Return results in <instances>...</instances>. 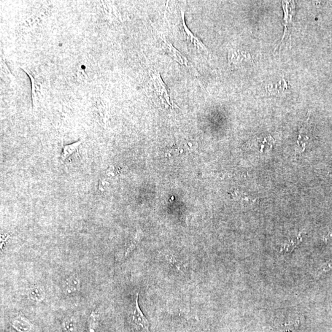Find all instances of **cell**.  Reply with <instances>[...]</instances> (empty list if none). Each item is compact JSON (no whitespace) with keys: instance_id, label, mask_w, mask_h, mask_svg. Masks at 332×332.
I'll return each instance as SVG.
<instances>
[{"instance_id":"obj_1","label":"cell","mask_w":332,"mask_h":332,"mask_svg":"<svg viewBox=\"0 0 332 332\" xmlns=\"http://www.w3.org/2000/svg\"><path fill=\"white\" fill-rule=\"evenodd\" d=\"M154 29L156 32V34L158 35V38L159 42L161 43V48L164 51L167 55L171 57L175 61L179 63L181 66H183L187 68L191 74L193 75L194 78H196L197 82H198L199 85L201 86L202 88L206 89L204 85L203 80L201 77V75L197 70L193 64L186 57L183 53L175 48L173 45L166 39L165 36L161 34L157 29L155 28L153 25Z\"/></svg>"},{"instance_id":"obj_2","label":"cell","mask_w":332,"mask_h":332,"mask_svg":"<svg viewBox=\"0 0 332 332\" xmlns=\"http://www.w3.org/2000/svg\"><path fill=\"white\" fill-rule=\"evenodd\" d=\"M148 74L152 83V90L162 106L171 109L179 108L172 101L169 89L162 79L160 74L151 64H148Z\"/></svg>"},{"instance_id":"obj_3","label":"cell","mask_w":332,"mask_h":332,"mask_svg":"<svg viewBox=\"0 0 332 332\" xmlns=\"http://www.w3.org/2000/svg\"><path fill=\"white\" fill-rule=\"evenodd\" d=\"M139 295L135 293L129 305L127 319L132 332H149V321L140 308Z\"/></svg>"},{"instance_id":"obj_4","label":"cell","mask_w":332,"mask_h":332,"mask_svg":"<svg viewBox=\"0 0 332 332\" xmlns=\"http://www.w3.org/2000/svg\"><path fill=\"white\" fill-rule=\"evenodd\" d=\"M181 17H182V34L185 38L186 41L188 42L191 45H193L197 50L201 51L206 55L210 56L211 53L208 50L206 46L204 44L198 37H196L192 32L188 29L187 24H186L185 19V11L182 8L180 10Z\"/></svg>"},{"instance_id":"obj_5","label":"cell","mask_w":332,"mask_h":332,"mask_svg":"<svg viewBox=\"0 0 332 332\" xmlns=\"http://www.w3.org/2000/svg\"><path fill=\"white\" fill-rule=\"evenodd\" d=\"M283 10L284 11V34L283 35L281 42H280V48L284 45V42L290 40V29L292 24V17L295 13V5L293 2H282Z\"/></svg>"},{"instance_id":"obj_6","label":"cell","mask_w":332,"mask_h":332,"mask_svg":"<svg viewBox=\"0 0 332 332\" xmlns=\"http://www.w3.org/2000/svg\"><path fill=\"white\" fill-rule=\"evenodd\" d=\"M251 60V56L249 53L239 50H231L228 52V63L229 66L236 68L241 66L245 62Z\"/></svg>"},{"instance_id":"obj_7","label":"cell","mask_w":332,"mask_h":332,"mask_svg":"<svg viewBox=\"0 0 332 332\" xmlns=\"http://www.w3.org/2000/svg\"><path fill=\"white\" fill-rule=\"evenodd\" d=\"M63 290L66 295H74L81 289V280L76 274H73L64 280Z\"/></svg>"},{"instance_id":"obj_8","label":"cell","mask_w":332,"mask_h":332,"mask_svg":"<svg viewBox=\"0 0 332 332\" xmlns=\"http://www.w3.org/2000/svg\"><path fill=\"white\" fill-rule=\"evenodd\" d=\"M13 328L18 332H31L33 328L32 323L23 315L19 314L11 320Z\"/></svg>"},{"instance_id":"obj_9","label":"cell","mask_w":332,"mask_h":332,"mask_svg":"<svg viewBox=\"0 0 332 332\" xmlns=\"http://www.w3.org/2000/svg\"><path fill=\"white\" fill-rule=\"evenodd\" d=\"M27 297L35 303H41L46 296L45 290L43 286L40 284H34L27 290Z\"/></svg>"},{"instance_id":"obj_10","label":"cell","mask_w":332,"mask_h":332,"mask_svg":"<svg viewBox=\"0 0 332 332\" xmlns=\"http://www.w3.org/2000/svg\"><path fill=\"white\" fill-rule=\"evenodd\" d=\"M232 196H233L234 199H235V201L241 202L242 203L246 205L255 204L259 199L256 197L251 195V194L243 193L242 191L237 190L233 191L232 193Z\"/></svg>"},{"instance_id":"obj_11","label":"cell","mask_w":332,"mask_h":332,"mask_svg":"<svg viewBox=\"0 0 332 332\" xmlns=\"http://www.w3.org/2000/svg\"><path fill=\"white\" fill-rule=\"evenodd\" d=\"M307 122L305 123L303 127L299 130V134L298 139V145L299 151L303 152L307 142H308L310 137L309 134V126H307Z\"/></svg>"},{"instance_id":"obj_12","label":"cell","mask_w":332,"mask_h":332,"mask_svg":"<svg viewBox=\"0 0 332 332\" xmlns=\"http://www.w3.org/2000/svg\"><path fill=\"white\" fill-rule=\"evenodd\" d=\"M99 321L98 312L96 311H92L88 317L86 332H99Z\"/></svg>"},{"instance_id":"obj_13","label":"cell","mask_w":332,"mask_h":332,"mask_svg":"<svg viewBox=\"0 0 332 332\" xmlns=\"http://www.w3.org/2000/svg\"><path fill=\"white\" fill-rule=\"evenodd\" d=\"M82 141H78L73 143L71 144L65 145L61 155V161L64 163L67 158H69L70 156L76 152L80 145L82 144Z\"/></svg>"},{"instance_id":"obj_14","label":"cell","mask_w":332,"mask_h":332,"mask_svg":"<svg viewBox=\"0 0 332 332\" xmlns=\"http://www.w3.org/2000/svg\"><path fill=\"white\" fill-rule=\"evenodd\" d=\"M63 328L65 332H78V326L76 318L68 316L64 318Z\"/></svg>"},{"instance_id":"obj_15","label":"cell","mask_w":332,"mask_h":332,"mask_svg":"<svg viewBox=\"0 0 332 332\" xmlns=\"http://www.w3.org/2000/svg\"><path fill=\"white\" fill-rule=\"evenodd\" d=\"M274 139L271 136L259 137L255 139L253 142L255 147L256 146V147L260 148L261 152H262L266 147L271 148Z\"/></svg>"},{"instance_id":"obj_16","label":"cell","mask_w":332,"mask_h":332,"mask_svg":"<svg viewBox=\"0 0 332 332\" xmlns=\"http://www.w3.org/2000/svg\"><path fill=\"white\" fill-rule=\"evenodd\" d=\"M141 234L139 233V231H137L136 235H135L134 239H132V241L131 243V244L129 245L128 249H127L125 253V256H128L130 253L134 250L135 248L137 246V244L140 242V239H141Z\"/></svg>"},{"instance_id":"obj_17","label":"cell","mask_w":332,"mask_h":332,"mask_svg":"<svg viewBox=\"0 0 332 332\" xmlns=\"http://www.w3.org/2000/svg\"><path fill=\"white\" fill-rule=\"evenodd\" d=\"M110 185V183L107 181L100 180L99 182V190L102 193L106 190V187Z\"/></svg>"},{"instance_id":"obj_18","label":"cell","mask_w":332,"mask_h":332,"mask_svg":"<svg viewBox=\"0 0 332 332\" xmlns=\"http://www.w3.org/2000/svg\"><path fill=\"white\" fill-rule=\"evenodd\" d=\"M115 168L113 166H110L109 168L107 169L106 171V174L109 176H115Z\"/></svg>"}]
</instances>
